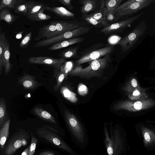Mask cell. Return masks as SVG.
Returning a JSON list of instances; mask_svg holds the SVG:
<instances>
[{"instance_id": "obj_9", "label": "cell", "mask_w": 155, "mask_h": 155, "mask_svg": "<svg viewBox=\"0 0 155 155\" xmlns=\"http://www.w3.org/2000/svg\"><path fill=\"white\" fill-rule=\"evenodd\" d=\"M144 12H142L137 15L109 25L101 29L100 31L107 35L122 33L127 28L130 27L134 21L140 17Z\"/></svg>"}, {"instance_id": "obj_39", "label": "cell", "mask_w": 155, "mask_h": 155, "mask_svg": "<svg viewBox=\"0 0 155 155\" xmlns=\"http://www.w3.org/2000/svg\"><path fill=\"white\" fill-rule=\"evenodd\" d=\"M144 139L147 142L150 141L151 139L150 134L148 132H145L144 134Z\"/></svg>"}, {"instance_id": "obj_38", "label": "cell", "mask_w": 155, "mask_h": 155, "mask_svg": "<svg viewBox=\"0 0 155 155\" xmlns=\"http://www.w3.org/2000/svg\"><path fill=\"white\" fill-rule=\"evenodd\" d=\"M38 155H56L53 152L48 150L45 151L40 153Z\"/></svg>"}, {"instance_id": "obj_8", "label": "cell", "mask_w": 155, "mask_h": 155, "mask_svg": "<svg viewBox=\"0 0 155 155\" xmlns=\"http://www.w3.org/2000/svg\"><path fill=\"white\" fill-rule=\"evenodd\" d=\"M38 137L51 144L63 150L70 155H78L76 153L59 135L44 127L38 128Z\"/></svg>"}, {"instance_id": "obj_10", "label": "cell", "mask_w": 155, "mask_h": 155, "mask_svg": "<svg viewBox=\"0 0 155 155\" xmlns=\"http://www.w3.org/2000/svg\"><path fill=\"white\" fill-rule=\"evenodd\" d=\"M28 61L30 64H45L59 70L65 62V59L61 58L40 56L29 57L28 58Z\"/></svg>"}, {"instance_id": "obj_4", "label": "cell", "mask_w": 155, "mask_h": 155, "mask_svg": "<svg viewBox=\"0 0 155 155\" xmlns=\"http://www.w3.org/2000/svg\"><path fill=\"white\" fill-rule=\"evenodd\" d=\"M155 0H128L120 4L113 12L112 16L115 21L124 19L147 7Z\"/></svg>"}, {"instance_id": "obj_15", "label": "cell", "mask_w": 155, "mask_h": 155, "mask_svg": "<svg viewBox=\"0 0 155 155\" xmlns=\"http://www.w3.org/2000/svg\"><path fill=\"white\" fill-rule=\"evenodd\" d=\"M10 44L7 39L4 46L2 58L5 74V76L7 75L10 72L12 66L10 61Z\"/></svg>"}, {"instance_id": "obj_2", "label": "cell", "mask_w": 155, "mask_h": 155, "mask_svg": "<svg viewBox=\"0 0 155 155\" xmlns=\"http://www.w3.org/2000/svg\"><path fill=\"white\" fill-rule=\"evenodd\" d=\"M104 141L107 155H121L123 147V140L118 129L110 124L107 128L106 124L104 127Z\"/></svg>"}, {"instance_id": "obj_26", "label": "cell", "mask_w": 155, "mask_h": 155, "mask_svg": "<svg viewBox=\"0 0 155 155\" xmlns=\"http://www.w3.org/2000/svg\"><path fill=\"white\" fill-rule=\"evenodd\" d=\"M60 92L62 96L66 99L73 103H76L78 99L76 94L67 87L63 86L60 90Z\"/></svg>"}, {"instance_id": "obj_14", "label": "cell", "mask_w": 155, "mask_h": 155, "mask_svg": "<svg viewBox=\"0 0 155 155\" xmlns=\"http://www.w3.org/2000/svg\"><path fill=\"white\" fill-rule=\"evenodd\" d=\"M85 37H78L67 39L60 42L55 43L49 47L48 49L50 51L55 50L82 42Z\"/></svg>"}, {"instance_id": "obj_25", "label": "cell", "mask_w": 155, "mask_h": 155, "mask_svg": "<svg viewBox=\"0 0 155 155\" xmlns=\"http://www.w3.org/2000/svg\"><path fill=\"white\" fill-rule=\"evenodd\" d=\"M14 10L16 13L26 16L28 13V1L18 0Z\"/></svg>"}, {"instance_id": "obj_42", "label": "cell", "mask_w": 155, "mask_h": 155, "mask_svg": "<svg viewBox=\"0 0 155 155\" xmlns=\"http://www.w3.org/2000/svg\"><path fill=\"white\" fill-rule=\"evenodd\" d=\"M24 31H22L18 34H17L16 35V37L17 39H19L21 37L22 34Z\"/></svg>"}, {"instance_id": "obj_17", "label": "cell", "mask_w": 155, "mask_h": 155, "mask_svg": "<svg viewBox=\"0 0 155 155\" xmlns=\"http://www.w3.org/2000/svg\"><path fill=\"white\" fill-rule=\"evenodd\" d=\"M49 8L48 5L42 3L30 0L28 1V13L27 16L40 11L48 10Z\"/></svg>"}, {"instance_id": "obj_12", "label": "cell", "mask_w": 155, "mask_h": 155, "mask_svg": "<svg viewBox=\"0 0 155 155\" xmlns=\"http://www.w3.org/2000/svg\"><path fill=\"white\" fill-rule=\"evenodd\" d=\"M57 35V33L55 22L54 21H51L48 24L39 28L35 39L38 41L43 38H48Z\"/></svg>"}, {"instance_id": "obj_11", "label": "cell", "mask_w": 155, "mask_h": 155, "mask_svg": "<svg viewBox=\"0 0 155 155\" xmlns=\"http://www.w3.org/2000/svg\"><path fill=\"white\" fill-rule=\"evenodd\" d=\"M78 2L81 5L80 11L82 15L89 14L105 7V1L104 0H80Z\"/></svg>"}, {"instance_id": "obj_1", "label": "cell", "mask_w": 155, "mask_h": 155, "mask_svg": "<svg viewBox=\"0 0 155 155\" xmlns=\"http://www.w3.org/2000/svg\"><path fill=\"white\" fill-rule=\"evenodd\" d=\"M111 61L110 54L107 55L89 62V65L84 68L81 65L76 66L68 74L71 76L78 77L87 80L93 77H100L109 66Z\"/></svg>"}, {"instance_id": "obj_35", "label": "cell", "mask_w": 155, "mask_h": 155, "mask_svg": "<svg viewBox=\"0 0 155 155\" xmlns=\"http://www.w3.org/2000/svg\"><path fill=\"white\" fill-rule=\"evenodd\" d=\"M58 2L65 6L69 10H73L74 7L71 4L72 0H58Z\"/></svg>"}, {"instance_id": "obj_19", "label": "cell", "mask_w": 155, "mask_h": 155, "mask_svg": "<svg viewBox=\"0 0 155 155\" xmlns=\"http://www.w3.org/2000/svg\"><path fill=\"white\" fill-rule=\"evenodd\" d=\"M10 120L5 122L0 129V148L1 153L3 150L5 144L9 134Z\"/></svg>"}, {"instance_id": "obj_22", "label": "cell", "mask_w": 155, "mask_h": 155, "mask_svg": "<svg viewBox=\"0 0 155 155\" xmlns=\"http://www.w3.org/2000/svg\"><path fill=\"white\" fill-rule=\"evenodd\" d=\"M19 17V16L14 15L6 9H2L0 12V21H4L8 24L12 23Z\"/></svg>"}, {"instance_id": "obj_36", "label": "cell", "mask_w": 155, "mask_h": 155, "mask_svg": "<svg viewBox=\"0 0 155 155\" xmlns=\"http://www.w3.org/2000/svg\"><path fill=\"white\" fill-rule=\"evenodd\" d=\"M134 106L135 109L139 110L142 108V104L140 101H137L134 104Z\"/></svg>"}, {"instance_id": "obj_23", "label": "cell", "mask_w": 155, "mask_h": 155, "mask_svg": "<svg viewBox=\"0 0 155 155\" xmlns=\"http://www.w3.org/2000/svg\"><path fill=\"white\" fill-rule=\"evenodd\" d=\"M9 119L5 100L3 97H1L0 100V128Z\"/></svg>"}, {"instance_id": "obj_43", "label": "cell", "mask_w": 155, "mask_h": 155, "mask_svg": "<svg viewBox=\"0 0 155 155\" xmlns=\"http://www.w3.org/2000/svg\"><path fill=\"white\" fill-rule=\"evenodd\" d=\"M140 94V92L137 91H134L133 93L134 95H138Z\"/></svg>"}, {"instance_id": "obj_13", "label": "cell", "mask_w": 155, "mask_h": 155, "mask_svg": "<svg viewBox=\"0 0 155 155\" xmlns=\"http://www.w3.org/2000/svg\"><path fill=\"white\" fill-rule=\"evenodd\" d=\"M17 83L22 85L23 88L26 90H34L41 84L35 80L34 76L26 73L18 78Z\"/></svg>"}, {"instance_id": "obj_44", "label": "cell", "mask_w": 155, "mask_h": 155, "mask_svg": "<svg viewBox=\"0 0 155 155\" xmlns=\"http://www.w3.org/2000/svg\"><path fill=\"white\" fill-rule=\"evenodd\" d=\"M154 26L155 27V21H154Z\"/></svg>"}, {"instance_id": "obj_29", "label": "cell", "mask_w": 155, "mask_h": 155, "mask_svg": "<svg viewBox=\"0 0 155 155\" xmlns=\"http://www.w3.org/2000/svg\"><path fill=\"white\" fill-rule=\"evenodd\" d=\"M87 14L98 20L108 21L107 10L105 7L102 9Z\"/></svg>"}, {"instance_id": "obj_7", "label": "cell", "mask_w": 155, "mask_h": 155, "mask_svg": "<svg viewBox=\"0 0 155 155\" xmlns=\"http://www.w3.org/2000/svg\"><path fill=\"white\" fill-rule=\"evenodd\" d=\"M30 137L29 131L19 129L9 139L2 153V155H13L18 149L28 144Z\"/></svg>"}, {"instance_id": "obj_21", "label": "cell", "mask_w": 155, "mask_h": 155, "mask_svg": "<svg viewBox=\"0 0 155 155\" xmlns=\"http://www.w3.org/2000/svg\"><path fill=\"white\" fill-rule=\"evenodd\" d=\"M80 47V45L71 47L63 50L58 55L61 58L65 59L72 58H76Z\"/></svg>"}, {"instance_id": "obj_40", "label": "cell", "mask_w": 155, "mask_h": 155, "mask_svg": "<svg viewBox=\"0 0 155 155\" xmlns=\"http://www.w3.org/2000/svg\"><path fill=\"white\" fill-rule=\"evenodd\" d=\"M131 84L132 86L134 87H136L137 86V82L135 79H133L131 81Z\"/></svg>"}, {"instance_id": "obj_27", "label": "cell", "mask_w": 155, "mask_h": 155, "mask_svg": "<svg viewBox=\"0 0 155 155\" xmlns=\"http://www.w3.org/2000/svg\"><path fill=\"white\" fill-rule=\"evenodd\" d=\"M54 69V75L53 77H55L57 81V84L54 86V88L55 91H57L63 81L68 74L63 71L60 69Z\"/></svg>"}, {"instance_id": "obj_34", "label": "cell", "mask_w": 155, "mask_h": 155, "mask_svg": "<svg viewBox=\"0 0 155 155\" xmlns=\"http://www.w3.org/2000/svg\"><path fill=\"white\" fill-rule=\"evenodd\" d=\"M88 89L87 87L82 83L79 84L78 88V94L81 96H84L88 92Z\"/></svg>"}, {"instance_id": "obj_37", "label": "cell", "mask_w": 155, "mask_h": 155, "mask_svg": "<svg viewBox=\"0 0 155 155\" xmlns=\"http://www.w3.org/2000/svg\"><path fill=\"white\" fill-rule=\"evenodd\" d=\"M44 127L53 132H54L56 134L59 133V131L58 130L55 129L54 127H53L49 126L44 125Z\"/></svg>"}, {"instance_id": "obj_16", "label": "cell", "mask_w": 155, "mask_h": 155, "mask_svg": "<svg viewBox=\"0 0 155 155\" xmlns=\"http://www.w3.org/2000/svg\"><path fill=\"white\" fill-rule=\"evenodd\" d=\"M48 10L60 17L65 19H73L75 17L74 13L62 6H49Z\"/></svg>"}, {"instance_id": "obj_20", "label": "cell", "mask_w": 155, "mask_h": 155, "mask_svg": "<svg viewBox=\"0 0 155 155\" xmlns=\"http://www.w3.org/2000/svg\"><path fill=\"white\" fill-rule=\"evenodd\" d=\"M81 18L83 21L90 23L95 28H103L109 25L108 21L98 20L88 14L82 15Z\"/></svg>"}, {"instance_id": "obj_6", "label": "cell", "mask_w": 155, "mask_h": 155, "mask_svg": "<svg viewBox=\"0 0 155 155\" xmlns=\"http://www.w3.org/2000/svg\"><path fill=\"white\" fill-rule=\"evenodd\" d=\"M147 28V23L143 20L120 40L117 44L120 47L122 53L127 51L134 46L140 38L144 35Z\"/></svg>"}, {"instance_id": "obj_5", "label": "cell", "mask_w": 155, "mask_h": 155, "mask_svg": "<svg viewBox=\"0 0 155 155\" xmlns=\"http://www.w3.org/2000/svg\"><path fill=\"white\" fill-rule=\"evenodd\" d=\"M64 118L66 123L74 140L79 144L86 143L87 136L82 124L77 117L68 110H64Z\"/></svg>"}, {"instance_id": "obj_3", "label": "cell", "mask_w": 155, "mask_h": 155, "mask_svg": "<svg viewBox=\"0 0 155 155\" xmlns=\"http://www.w3.org/2000/svg\"><path fill=\"white\" fill-rule=\"evenodd\" d=\"M114 49L113 46L103 43L95 44L89 48L78 52L75 61L76 66L101 58L112 54Z\"/></svg>"}, {"instance_id": "obj_33", "label": "cell", "mask_w": 155, "mask_h": 155, "mask_svg": "<svg viewBox=\"0 0 155 155\" xmlns=\"http://www.w3.org/2000/svg\"><path fill=\"white\" fill-rule=\"evenodd\" d=\"M31 37L32 32L30 31L27 33L21 40L19 44V47L21 48H26L30 44Z\"/></svg>"}, {"instance_id": "obj_28", "label": "cell", "mask_w": 155, "mask_h": 155, "mask_svg": "<svg viewBox=\"0 0 155 155\" xmlns=\"http://www.w3.org/2000/svg\"><path fill=\"white\" fill-rule=\"evenodd\" d=\"M42 11L39 12L26 17L28 19L32 21L47 20L51 18L50 15L45 14Z\"/></svg>"}, {"instance_id": "obj_32", "label": "cell", "mask_w": 155, "mask_h": 155, "mask_svg": "<svg viewBox=\"0 0 155 155\" xmlns=\"http://www.w3.org/2000/svg\"><path fill=\"white\" fill-rule=\"evenodd\" d=\"M30 134L31 137V139L30 145L28 147V155H34L36 149L38 140L33 136L32 133H31Z\"/></svg>"}, {"instance_id": "obj_24", "label": "cell", "mask_w": 155, "mask_h": 155, "mask_svg": "<svg viewBox=\"0 0 155 155\" xmlns=\"http://www.w3.org/2000/svg\"><path fill=\"white\" fill-rule=\"evenodd\" d=\"M124 0H107L105 1L107 17L112 14L116 8Z\"/></svg>"}, {"instance_id": "obj_30", "label": "cell", "mask_w": 155, "mask_h": 155, "mask_svg": "<svg viewBox=\"0 0 155 155\" xmlns=\"http://www.w3.org/2000/svg\"><path fill=\"white\" fill-rule=\"evenodd\" d=\"M6 38L4 32L2 33L0 30V74H1L4 68L3 63V55Z\"/></svg>"}, {"instance_id": "obj_18", "label": "cell", "mask_w": 155, "mask_h": 155, "mask_svg": "<svg viewBox=\"0 0 155 155\" xmlns=\"http://www.w3.org/2000/svg\"><path fill=\"white\" fill-rule=\"evenodd\" d=\"M33 112L35 115L45 121L52 124L57 123L54 117L40 107L37 106L35 107L33 110Z\"/></svg>"}, {"instance_id": "obj_41", "label": "cell", "mask_w": 155, "mask_h": 155, "mask_svg": "<svg viewBox=\"0 0 155 155\" xmlns=\"http://www.w3.org/2000/svg\"><path fill=\"white\" fill-rule=\"evenodd\" d=\"M29 148L27 147L22 153L21 155H28Z\"/></svg>"}, {"instance_id": "obj_31", "label": "cell", "mask_w": 155, "mask_h": 155, "mask_svg": "<svg viewBox=\"0 0 155 155\" xmlns=\"http://www.w3.org/2000/svg\"><path fill=\"white\" fill-rule=\"evenodd\" d=\"M18 0H1L0 2V10L1 11L4 8L8 7L13 10Z\"/></svg>"}]
</instances>
